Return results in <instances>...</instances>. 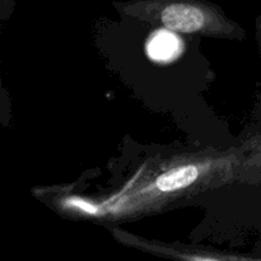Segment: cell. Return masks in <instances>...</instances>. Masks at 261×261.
<instances>
[{"instance_id": "obj_1", "label": "cell", "mask_w": 261, "mask_h": 261, "mask_svg": "<svg viewBox=\"0 0 261 261\" xmlns=\"http://www.w3.org/2000/svg\"><path fill=\"white\" fill-rule=\"evenodd\" d=\"M162 22L168 30L181 33H193L205 24L203 10L189 4H171L162 12Z\"/></svg>"}, {"instance_id": "obj_2", "label": "cell", "mask_w": 261, "mask_h": 261, "mask_svg": "<svg viewBox=\"0 0 261 261\" xmlns=\"http://www.w3.org/2000/svg\"><path fill=\"white\" fill-rule=\"evenodd\" d=\"M182 51L180 38L168 30H158L150 36L147 43V53L152 60L158 63H170Z\"/></svg>"}, {"instance_id": "obj_3", "label": "cell", "mask_w": 261, "mask_h": 261, "mask_svg": "<svg viewBox=\"0 0 261 261\" xmlns=\"http://www.w3.org/2000/svg\"><path fill=\"white\" fill-rule=\"evenodd\" d=\"M199 171L195 166H184L163 173L157 178V188L161 191H173L191 185L198 178Z\"/></svg>"}]
</instances>
